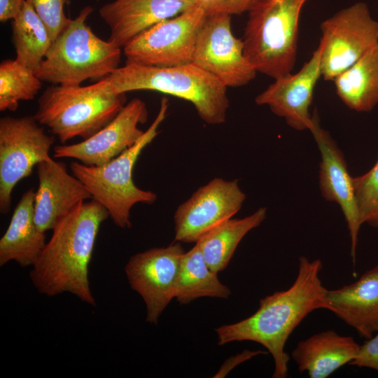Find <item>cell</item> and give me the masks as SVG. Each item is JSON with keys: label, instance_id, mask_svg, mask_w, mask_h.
I'll list each match as a JSON object with an SVG mask.
<instances>
[{"label": "cell", "instance_id": "cell-22", "mask_svg": "<svg viewBox=\"0 0 378 378\" xmlns=\"http://www.w3.org/2000/svg\"><path fill=\"white\" fill-rule=\"evenodd\" d=\"M333 81L346 106L358 112L371 111L378 104V44Z\"/></svg>", "mask_w": 378, "mask_h": 378}, {"label": "cell", "instance_id": "cell-11", "mask_svg": "<svg viewBox=\"0 0 378 378\" xmlns=\"http://www.w3.org/2000/svg\"><path fill=\"white\" fill-rule=\"evenodd\" d=\"M192 62L227 88L247 85L258 72L244 52V42L231 29V15H206L198 34Z\"/></svg>", "mask_w": 378, "mask_h": 378}, {"label": "cell", "instance_id": "cell-31", "mask_svg": "<svg viewBox=\"0 0 378 378\" xmlns=\"http://www.w3.org/2000/svg\"><path fill=\"white\" fill-rule=\"evenodd\" d=\"M24 0H0V21L13 20L22 6Z\"/></svg>", "mask_w": 378, "mask_h": 378}, {"label": "cell", "instance_id": "cell-24", "mask_svg": "<svg viewBox=\"0 0 378 378\" xmlns=\"http://www.w3.org/2000/svg\"><path fill=\"white\" fill-rule=\"evenodd\" d=\"M230 295V290L207 265L197 244L184 252L176 287L175 298L180 304H188L203 297L227 299Z\"/></svg>", "mask_w": 378, "mask_h": 378}, {"label": "cell", "instance_id": "cell-26", "mask_svg": "<svg viewBox=\"0 0 378 378\" xmlns=\"http://www.w3.org/2000/svg\"><path fill=\"white\" fill-rule=\"evenodd\" d=\"M42 80L34 71L8 59L0 64V110L14 111L19 102L34 99L41 88Z\"/></svg>", "mask_w": 378, "mask_h": 378}, {"label": "cell", "instance_id": "cell-6", "mask_svg": "<svg viewBox=\"0 0 378 378\" xmlns=\"http://www.w3.org/2000/svg\"><path fill=\"white\" fill-rule=\"evenodd\" d=\"M308 0H256L248 11L244 55L258 72L274 79L296 62L301 10Z\"/></svg>", "mask_w": 378, "mask_h": 378}, {"label": "cell", "instance_id": "cell-29", "mask_svg": "<svg viewBox=\"0 0 378 378\" xmlns=\"http://www.w3.org/2000/svg\"><path fill=\"white\" fill-rule=\"evenodd\" d=\"M256 0H195L196 6L206 15H239L248 12Z\"/></svg>", "mask_w": 378, "mask_h": 378}, {"label": "cell", "instance_id": "cell-23", "mask_svg": "<svg viewBox=\"0 0 378 378\" xmlns=\"http://www.w3.org/2000/svg\"><path fill=\"white\" fill-rule=\"evenodd\" d=\"M267 210L260 207L242 218H230L206 232L197 244L209 267L218 273L226 268L243 237L265 220Z\"/></svg>", "mask_w": 378, "mask_h": 378}, {"label": "cell", "instance_id": "cell-4", "mask_svg": "<svg viewBox=\"0 0 378 378\" xmlns=\"http://www.w3.org/2000/svg\"><path fill=\"white\" fill-rule=\"evenodd\" d=\"M108 78L117 93L158 91L190 102L200 118L208 124L225 121L229 107L227 88L192 62L167 67L125 64Z\"/></svg>", "mask_w": 378, "mask_h": 378}, {"label": "cell", "instance_id": "cell-8", "mask_svg": "<svg viewBox=\"0 0 378 378\" xmlns=\"http://www.w3.org/2000/svg\"><path fill=\"white\" fill-rule=\"evenodd\" d=\"M55 136L48 134L34 115L0 119V211L7 214L17 183L35 166L49 160Z\"/></svg>", "mask_w": 378, "mask_h": 378}, {"label": "cell", "instance_id": "cell-19", "mask_svg": "<svg viewBox=\"0 0 378 378\" xmlns=\"http://www.w3.org/2000/svg\"><path fill=\"white\" fill-rule=\"evenodd\" d=\"M327 309L360 337H372L378 331V265L354 283L326 293Z\"/></svg>", "mask_w": 378, "mask_h": 378}, {"label": "cell", "instance_id": "cell-14", "mask_svg": "<svg viewBox=\"0 0 378 378\" xmlns=\"http://www.w3.org/2000/svg\"><path fill=\"white\" fill-rule=\"evenodd\" d=\"M146 104L134 98L115 117L90 137L73 144L54 147L55 158H73L88 166H102L134 145L143 136L139 125L146 122Z\"/></svg>", "mask_w": 378, "mask_h": 378}, {"label": "cell", "instance_id": "cell-12", "mask_svg": "<svg viewBox=\"0 0 378 378\" xmlns=\"http://www.w3.org/2000/svg\"><path fill=\"white\" fill-rule=\"evenodd\" d=\"M184 252L177 241L166 247L136 253L128 260L125 274L131 288L146 304L148 322L156 324L164 309L175 298Z\"/></svg>", "mask_w": 378, "mask_h": 378}, {"label": "cell", "instance_id": "cell-27", "mask_svg": "<svg viewBox=\"0 0 378 378\" xmlns=\"http://www.w3.org/2000/svg\"><path fill=\"white\" fill-rule=\"evenodd\" d=\"M352 181L361 224L378 227V158L367 173Z\"/></svg>", "mask_w": 378, "mask_h": 378}, {"label": "cell", "instance_id": "cell-15", "mask_svg": "<svg viewBox=\"0 0 378 378\" xmlns=\"http://www.w3.org/2000/svg\"><path fill=\"white\" fill-rule=\"evenodd\" d=\"M321 77V48L314 51L309 60L298 72L274 79L255 99L258 105H267L272 113L285 119L297 130H310L313 115L309 112L315 86Z\"/></svg>", "mask_w": 378, "mask_h": 378}, {"label": "cell", "instance_id": "cell-10", "mask_svg": "<svg viewBox=\"0 0 378 378\" xmlns=\"http://www.w3.org/2000/svg\"><path fill=\"white\" fill-rule=\"evenodd\" d=\"M321 71L332 80L378 44V21L363 2L342 9L321 24Z\"/></svg>", "mask_w": 378, "mask_h": 378}, {"label": "cell", "instance_id": "cell-20", "mask_svg": "<svg viewBox=\"0 0 378 378\" xmlns=\"http://www.w3.org/2000/svg\"><path fill=\"white\" fill-rule=\"evenodd\" d=\"M360 346L354 337L328 330L299 342L290 357L300 372H307L310 378H326L350 363Z\"/></svg>", "mask_w": 378, "mask_h": 378}, {"label": "cell", "instance_id": "cell-7", "mask_svg": "<svg viewBox=\"0 0 378 378\" xmlns=\"http://www.w3.org/2000/svg\"><path fill=\"white\" fill-rule=\"evenodd\" d=\"M168 100L162 99L160 110L143 136L132 147L102 166H88L74 161L70 169L86 187L92 200L102 205L113 223L122 229L132 227L130 211L137 203L151 204L157 195L138 188L133 181V169L142 150L159 134L158 127L164 120Z\"/></svg>", "mask_w": 378, "mask_h": 378}, {"label": "cell", "instance_id": "cell-25", "mask_svg": "<svg viewBox=\"0 0 378 378\" xmlns=\"http://www.w3.org/2000/svg\"><path fill=\"white\" fill-rule=\"evenodd\" d=\"M12 20L15 59L36 71L52 43L49 31L26 0Z\"/></svg>", "mask_w": 378, "mask_h": 378}, {"label": "cell", "instance_id": "cell-18", "mask_svg": "<svg viewBox=\"0 0 378 378\" xmlns=\"http://www.w3.org/2000/svg\"><path fill=\"white\" fill-rule=\"evenodd\" d=\"M195 5V0H115L102 6L99 15L110 29L108 40L123 48L143 31Z\"/></svg>", "mask_w": 378, "mask_h": 378}, {"label": "cell", "instance_id": "cell-28", "mask_svg": "<svg viewBox=\"0 0 378 378\" xmlns=\"http://www.w3.org/2000/svg\"><path fill=\"white\" fill-rule=\"evenodd\" d=\"M48 28L53 41L69 20L64 6L69 0H26Z\"/></svg>", "mask_w": 378, "mask_h": 378}, {"label": "cell", "instance_id": "cell-21", "mask_svg": "<svg viewBox=\"0 0 378 378\" xmlns=\"http://www.w3.org/2000/svg\"><path fill=\"white\" fill-rule=\"evenodd\" d=\"M36 191L24 192L11 216L9 225L0 239V265L14 260L21 267L33 266L46 244V232L34 219Z\"/></svg>", "mask_w": 378, "mask_h": 378}, {"label": "cell", "instance_id": "cell-17", "mask_svg": "<svg viewBox=\"0 0 378 378\" xmlns=\"http://www.w3.org/2000/svg\"><path fill=\"white\" fill-rule=\"evenodd\" d=\"M38 187L35 194L34 219L46 232L80 202L92 200L84 184L71 175L66 165L52 158L37 166Z\"/></svg>", "mask_w": 378, "mask_h": 378}, {"label": "cell", "instance_id": "cell-3", "mask_svg": "<svg viewBox=\"0 0 378 378\" xmlns=\"http://www.w3.org/2000/svg\"><path fill=\"white\" fill-rule=\"evenodd\" d=\"M125 102V94L115 92L108 76L85 86L53 85L39 97L34 117L64 144L92 136L115 117Z\"/></svg>", "mask_w": 378, "mask_h": 378}, {"label": "cell", "instance_id": "cell-30", "mask_svg": "<svg viewBox=\"0 0 378 378\" xmlns=\"http://www.w3.org/2000/svg\"><path fill=\"white\" fill-rule=\"evenodd\" d=\"M349 364L378 371V331L360 346L357 356Z\"/></svg>", "mask_w": 378, "mask_h": 378}, {"label": "cell", "instance_id": "cell-16", "mask_svg": "<svg viewBox=\"0 0 378 378\" xmlns=\"http://www.w3.org/2000/svg\"><path fill=\"white\" fill-rule=\"evenodd\" d=\"M314 122L309 130L321 153L318 182L323 197L337 203L344 216L351 237V255L355 263L358 237L361 226L356 200L352 177L349 175L344 155L331 137L319 123L315 111Z\"/></svg>", "mask_w": 378, "mask_h": 378}, {"label": "cell", "instance_id": "cell-9", "mask_svg": "<svg viewBox=\"0 0 378 378\" xmlns=\"http://www.w3.org/2000/svg\"><path fill=\"white\" fill-rule=\"evenodd\" d=\"M206 15L195 5L143 31L123 47L126 64L167 67L192 63Z\"/></svg>", "mask_w": 378, "mask_h": 378}, {"label": "cell", "instance_id": "cell-2", "mask_svg": "<svg viewBox=\"0 0 378 378\" xmlns=\"http://www.w3.org/2000/svg\"><path fill=\"white\" fill-rule=\"evenodd\" d=\"M109 217L93 200L80 202L52 229L30 278L37 290L52 297L69 293L96 304L89 281V265L102 223Z\"/></svg>", "mask_w": 378, "mask_h": 378}, {"label": "cell", "instance_id": "cell-1", "mask_svg": "<svg viewBox=\"0 0 378 378\" xmlns=\"http://www.w3.org/2000/svg\"><path fill=\"white\" fill-rule=\"evenodd\" d=\"M322 262L299 258L298 272L293 284L260 300L258 310L239 322L223 325L216 330L218 344L252 341L265 347L272 355L274 378L287 377L290 356L285 351L286 342L302 321L318 309H327V289L320 279Z\"/></svg>", "mask_w": 378, "mask_h": 378}, {"label": "cell", "instance_id": "cell-5", "mask_svg": "<svg viewBox=\"0 0 378 378\" xmlns=\"http://www.w3.org/2000/svg\"><path fill=\"white\" fill-rule=\"evenodd\" d=\"M93 8L84 7L52 41L36 76L44 82L77 86L109 76L119 67L121 48L97 36L86 23Z\"/></svg>", "mask_w": 378, "mask_h": 378}, {"label": "cell", "instance_id": "cell-13", "mask_svg": "<svg viewBox=\"0 0 378 378\" xmlns=\"http://www.w3.org/2000/svg\"><path fill=\"white\" fill-rule=\"evenodd\" d=\"M245 199L237 180L214 178L177 208L175 241L196 243L211 229L232 218Z\"/></svg>", "mask_w": 378, "mask_h": 378}]
</instances>
